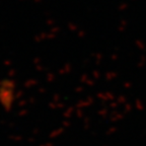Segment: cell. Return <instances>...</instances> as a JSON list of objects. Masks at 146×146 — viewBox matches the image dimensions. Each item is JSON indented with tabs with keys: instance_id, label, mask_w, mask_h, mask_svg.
Returning <instances> with one entry per match:
<instances>
[{
	"instance_id": "obj_1",
	"label": "cell",
	"mask_w": 146,
	"mask_h": 146,
	"mask_svg": "<svg viewBox=\"0 0 146 146\" xmlns=\"http://www.w3.org/2000/svg\"><path fill=\"white\" fill-rule=\"evenodd\" d=\"M17 100V88L14 80L5 78L0 80V108L10 111Z\"/></svg>"
}]
</instances>
